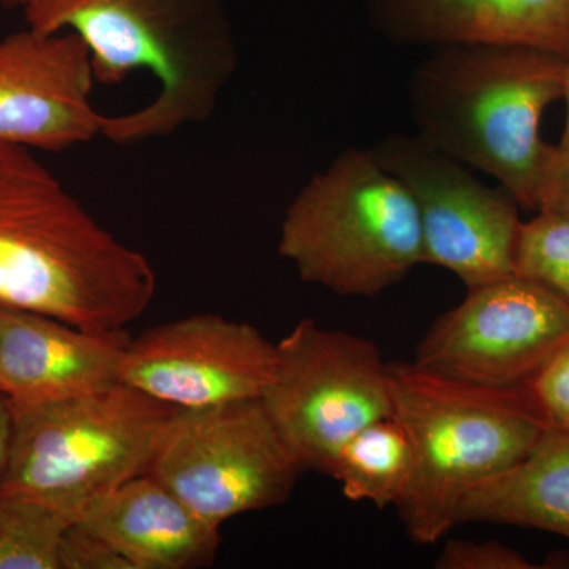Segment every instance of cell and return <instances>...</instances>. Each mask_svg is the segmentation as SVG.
Returning a JSON list of instances; mask_svg holds the SVG:
<instances>
[{
	"mask_svg": "<svg viewBox=\"0 0 569 569\" xmlns=\"http://www.w3.org/2000/svg\"><path fill=\"white\" fill-rule=\"evenodd\" d=\"M156 291L144 253L97 222L32 149L0 141V306L112 332Z\"/></svg>",
	"mask_w": 569,
	"mask_h": 569,
	"instance_id": "1",
	"label": "cell"
},
{
	"mask_svg": "<svg viewBox=\"0 0 569 569\" xmlns=\"http://www.w3.org/2000/svg\"><path fill=\"white\" fill-rule=\"evenodd\" d=\"M28 28L73 32L91 59L93 80L121 84L146 70L160 88L151 103L108 116L102 137L140 144L208 122L239 66L224 0H29Z\"/></svg>",
	"mask_w": 569,
	"mask_h": 569,
	"instance_id": "2",
	"label": "cell"
},
{
	"mask_svg": "<svg viewBox=\"0 0 569 569\" xmlns=\"http://www.w3.org/2000/svg\"><path fill=\"white\" fill-rule=\"evenodd\" d=\"M567 58L498 44L432 48L408 80L417 134L468 168L492 176L520 209L537 212L550 144L541 119L563 100Z\"/></svg>",
	"mask_w": 569,
	"mask_h": 569,
	"instance_id": "3",
	"label": "cell"
},
{
	"mask_svg": "<svg viewBox=\"0 0 569 569\" xmlns=\"http://www.w3.org/2000/svg\"><path fill=\"white\" fill-rule=\"evenodd\" d=\"M392 417L413 449V478L397 505L408 538L436 545L456 527L459 498L515 466L545 432L518 389L479 387L413 361L389 362Z\"/></svg>",
	"mask_w": 569,
	"mask_h": 569,
	"instance_id": "4",
	"label": "cell"
},
{
	"mask_svg": "<svg viewBox=\"0 0 569 569\" xmlns=\"http://www.w3.org/2000/svg\"><path fill=\"white\" fill-rule=\"evenodd\" d=\"M277 250L302 282L373 298L422 264L417 204L370 149L350 148L288 204Z\"/></svg>",
	"mask_w": 569,
	"mask_h": 569,
	"instance_id": "5",
	"label": "cell"
},
{
	"mask_svg": "<svg viewBox=\"0 0 569 569\" xmlns=\"http://www.w3.org/2000/svg\"><path fill=\"white\" fill-rule=\"evenodd\" d=\"M0 497L43 501L78 522L112 490L144 475L174 407L118 383L59 402L11 406Z\"/></svg>",
	"mask_w": 569,
	"mask_h": 569,
	"instance_id": "6",
	"label": "cell"
},
{
	"mask_svg": "<svg viewBox=\"0 0 569 569\" xmlns=\"http://www.w3.org/2000/svg\"><path fill=\"white\" fill-rule=\"evenodd\" d=\"M306 468L283 440L263 400L176 408L144 475L211 526L279 507Z\"/></svg>",
	"mask_w": 569,
	"mask_h": 569,
	"instance_id": "7",
	"label": "cell"
},
{
	"mask_svg": "<svg viewBox=\"0 0 569 569\" xmlns=\"http://www.w3.org/2000/svg\"><path fill=\"white\" fill-rule=\"evenodd\" d=\"M389 362L358 335L301 320L277 342L269 417L306 470L331 477L337 455L359 430L391 417Z\"/></svg>",
	"mask_w": 569,
	"mask_h": 569,
	"instance_id": "8",
	"label": "cell"
},
{
	"mask_svg": "<svg viewBox=\"0 0 569 569\" xmlns=\"http://www.w3.org/2000/svg\"><path fill=\"white\" fill-rule=\"evenodd\" d=\"M417 204L422 263L440 266L468 290L516 276L520 206L418 134L391 133L370 149Z\"/></svg>",
	"mask_w": 569,
	"mask_h": 569,
	"instance_id": "9",
	"label": "cell"
},
{
	"mask_svg": "<svg viewBox=\"0 0 569 569\" xmlns=\"http://www.w3.org/2000/svg\"><path fill=\"white\" fill-rule=\"evenodd\" d=\"M569 342V307L520 276L468 290L437 318L413 362L479 387H519Z\"/></svg>",
	"mask_w": 569,
	"mask_h": 569,
	"instance_id": "10",
	"label": "cell"
},
{
	"mask_svg": "<svg viewBox=\"0 0 569 569\" xmlns=\"http://www.w3.org/2000/svg\"><path fill=\"white\" fill-rule=\"evenodd\" d=\"M277 343L247 321L200 313L130 339L121 383L174 408L261 399L274 376Z\"/></svg>",
	"mask_w": 569,
	"mask_h": 569,
	"instance_id": "11",
	"label": "cell"
},
{
	"mask_svg": "<svg viewBox=\"0 0 569 569\" xmlns=\"http://www.w3.org/2000/svg\"><path fill=\"white\" fill-rule=\"evenodd\" d=\"M88 48L73 32L26 28L0 40V141L61 152L102 137Z\"/></svg>",
	"mask_w": 569,
	"mask_h": 569,
	"instance_id": "12",
	"label": "cell"
},
{
	"mask_svg": "<svg viewBox=\"0 0 569 569\" xmlns=\"http://www.w3.org/2000/svg\"><path fill=\"white\" fill-rule=\"evenodd\" d=\"M126 329L89 332L17 307L0 306V376L11 406L93 395L121 383Z\"/></svg>",
	"mask_w": 569,
	"mask_h": 569,
	"instance_id": "13",
	"label": "cell"
},
{
	"mask_svg": "<svg viewBox=\"0 0 569 569\" xmlns=\"http://www.w3.org/2000/svg\"><path fill=\"white\" fill-rule=\"evenodd\" d=\"M400 47L498 44L569 56V0H361Z\"/></svg>",
	"mask_w": 569,
	"mask_h": 569,
	"instance_id": "14",
	"label": "cell"
},
{
	"mask_svg": "<svg viewBox=\"0 0 569 569\" xmlns=\"http://www.w3.org/2000/svg\"><path fill=\"white\" fill-rule=\"evenodd\" d=\"M78 523L104 539L132 569L211 567L220 529L148 475L123 482Z\"/></svg>",
	"mask_w": 569,
	"mask_h": 569,
	"instance_id": "15",
	"label": "cell"
},
{
	"mask_svg": "<svg viewBox=\"0 0 569 569\" xmlns=\"http://www.w3.org/2000/svg\"><path fill=\"white\" fill-rule=\"evenodd\" d=\"M471 522L569 539V432L545 430L519 462L467 489L456 508V527Z\"/></svg>",
	"mask_w": 569,
	"mask_h": 569,
	"instance_id": "16",
	"label": "cell"
},
{
	"mask_svg": "<svg viewBox=\"0 0 569 569\" xmlns=\"http://www.w3.org/2000/svg\"><path fill=\"white\" fill-rule=\"evenodd\" d=\"M413 449L395 417L359 430L337 455L331 477L343 496L383 509L400 503L413 478Z\"/></svg>",
	"mask_w": 569,
	"mask_h": 569,
	"instance_id": "17",
	"label": "cell"
},
{
	"mask_svg": "<svg viewBox=\"0 0 569 569\" xmlns=\"http://www.w3.org/2000/svg\"><path fill=\"white\" fill-rule=\"evenodd\" d=\"M71 523L36 498L0 497V569H61L62 539Z\"/></svg>",
	"mask_w": 569,
	"mask_h": 569,
	"instance_id": "18",
	"label": "cell"
},
{
	"mask_svg": "<svg viewBox=\"0 0 569 569\" xmlns=\"http://www.w3.org/2000/svg\"><path fill=\"white\" fill-rule=\"evenodd\" d=\"M515 271L548 288L569 307V219L535 212L533 219L522 220Z\"/></svg>",
	"mask_w": 569,
	"mask_h": 569,
	"instance_id": "19",
	"label": "cell"
},
{
	"mask_svg": "<svg viewBox=\"0 0 569 569\" xmlns=\"http://www.w3.org/2000/svg\"><path fill=\"white\" fill-rule=\"evenodd\" d=\"M515 388L542 429L569 432V342Z\"/></svg>",
	"mask_w": 569,
	"mask_h": 569,
	"instance_id": "20",
	"label": "cell"
},
{
	"mask_svg": "<svg viewBox=\"0 0 569 569\" xmlns=\"http://www.w3.org/2000/svg\"><path fill=\"white\" fill-rule=\"evenodd\" d=\"M433 567L438 569H533L527 557L498 541H459L445 545Z\"/></svg>",
	"mask_w": 569,
	"mask_h": 569,
	"instance_id": "21",
	"label": "cell"
},
{
	"mask_svg": "<svg viewBox=\"0 0 569 569\" xmlns=\"http://www.w3.org/2000/svg\"><path fill=\"white\" fill-rule=\"evenodd\" d=\"M61 569H132L118 550L81 523H71L61 546Z\"/></svg>",
	"mask_w": 569,
	"mask_h": 569,
	"instance_id": "22",
	"label": "cell"
},
{
	"mask_svg": "<svg viewBox=\"0 0 569 569\" xmlns=\"http://www.w3.org/2000/svg\"><path fill=\"white\" fill-rule=\"evenodd\" d=\"M537 212L569 219V151L559 144H550L549 148L539 182Z\"/></svg>",
	"mask_w": 569,
	"mask_h": 569,
	"instance_id": "23",
	"label": "cell"
},
{
	"mask_svg": "<svg viewBox=\"0 0 569 569\" xmlns=\"http://www.w3.org/2000/svg\"><path fill=\"white\" fill-rule=\"evenodd\" d=\"M11 433V407L6 395H0V478L6 468L7 456H9Z\"/></svg>",
	"mask_w": 569,
	"mask_h": 569,
	"instance_id": "24",
	"label": "cell"
},
{
	"mask_svg": "<svg viewBox=\"0 0 569 569\" xmlns=\"http://www.w3.org/2000/svg\"><path fill=\"white\" fill-rule=\"evenodd\" d=\"M563 100L565 103H567V122H565V130L563 134H561L559 146L561 149L569 151V56L567 58V73H565Z\"/></svg>",
	"mask_w": 569,
	"mask_h": 569,
	"instance_id": "25",
	"label": "cell"
},
{
	"mask_svg": "<svg viewBox=\"0 0 569 569\" xmlns=\"http://www.w3.org/2000/svg\"><path fill=\"white\" fill-rule=\"evenodd\" d=\"M29 0H0V7L3 9H24Z\"/></svg>",
	"mask_w": 569,
	"mask_h": 569,
	"instance_id": "26",
	"label": "cell"
},
{
	"mask_svg": "<svg viewBox=\"0 0 569 569\" xmlns=\"http://www.w3.org/2000/svg\"><path fill=\"white\" fill-rule=\"evenodd\" d=\"M0 395H3L2 376H0Z\"/></svg>",
	"mask_w": 569,
	"mask_h": 569,
	"instance_id": "27",
	"label": "cell"
}]
</instances>
